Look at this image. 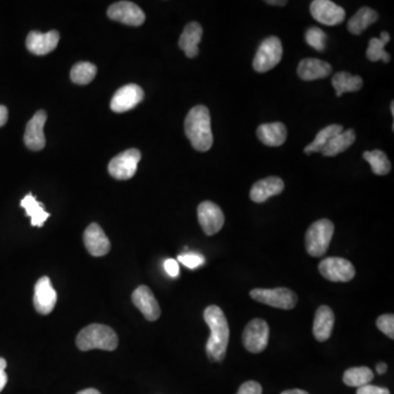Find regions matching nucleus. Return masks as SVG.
Here are the masks:
<instances>
[{"label":"nucleus","mask_w":394,"mask_h":394,"mask_svg":"<svg viewBox=\"0 0 394 394\" xmlns=\"http://www.w3.org/2000/svg\"><path fill=\"white\" fill-rule=\"evenodd\" d=\"M390 42V35L387 31H383L380 35V39L372 37L368 45L367 55L368 59L371 61H383L389 63L391 56L385 51V47Z\"/></svg>","instance_id":"29"},{"label":"nucleus","mask_w":394,"mask_h":394,"mask_svg":"<svg viewBox=\"0 0 394 394\" xmlns=\"http://www.w3.org/2000/svg\"><path fill=\"white\" fill-rule=\"evenodd\" d=\"M199 225L207 235H214L225 225V215L217 204L206 201L197 207Z\"/></svg>","instance_id":"10"},{"label":"nucleus","mask_w":394,"mask_h":394,"mask_svg":"<svg viewBox=\"0 0 394 394\" xmlns=\"http://www.w3.org/2000/svg\"><path fill=\"white\" fill-rule=\"evenodd\" d=\"M376 370H377L378 374L379 375H385L386 372L388 370V365L386 362H379L378 364L377 367H376Z\"/></svg>","instance_id":"41"},{"label":"nucleus","mask_w":394,"mask_h":394,"mask_svg":"<svg viewBox=\"0 0 394 394\" xmlns=\"http://www.w3.org/2000/svg\"><path fill=\"white\" fill-rule=\"evenodd\" d=\"M391 114L394 116V102H391Z\"/></svg>","instance_id":"45"},{"label":"nucleus","mask_w":394,"mask_h":394,"mask_svg":"<svg viewBox=\"0 0 394 394\" xmlns=\"http://www.w3.org/2000/svg\"><path fill=\"white\" fill-rule=\"evenodd\" d=\"M285 189L283 180L278 176H269L254 183L250 191V199L255 203H264L265 201L282 193Z\"/></svg>","instance_id":"19"},{"label":"nucleus","mask_w":394,"mask_h":394,"mask_svg":"<svg viewBox=\"0 0 394 394\" xmlns=\"http://www.w3.org/2000/svg\"><path fill=\"white\" fill-rule=\"evenodd\" d=\"M59 42V33L51 30L47 33L39 31L30 32L27 37V49L37 56L49 54L54 51Z\"/></svg>","instance_id":"18"},{"label":"nucleus","mask_w":394,"mask_h":394,"mask_svg":"<svg viewBox=\"0 0 394 394\" xmlns=\"http://www.w3.org/2000/svg\"><path fill=\"white\" fill-rule=\"evenodd\" d=\"M108 16L114 21L133 27H140L146 20L144 11L136 4L130 1L113 4L108 9Z\"/></svg>","instance_id":"12"},{"label":"nucleus","mask_w":394,"mask_h":394,"mask_svg":"<svg viewBox=\"0 0 394 394\" xmlns=\"http://www.w3.org/2000/svg\"><path fill=\"white\" fill-rule=\"evenodd\" d=\"M362 158L370 164L372 172L377 176H386L391 171V162L381 150H372L362 154Z\"/></svg>","instance_id":"31"},{"label":"nucleus","mask_w":394,"mask_h":394,"mask_svg":"<svg viewBox=\"0 0 394 394\" xmlns=\"http://www.w3.org/2000/svg\"><path fill=\"white\" fill-rule=\"evenodd\" d=\"M281 394H309L308 392L304 391L302 389H292L286 390V391L282 392Z\"/></svg>","instance_id":"42"},{"label":"nucleus","mask_w":394,"mask_h":394,"mask_svg":"<svg viewBox=\"0 0 394 394\" xmlns=\"http://www.w3.org/2000/svg\"><path fill=\"white\" fill-rule=\"evenodd\" d=\"M97 75L96 65L80 61L73 66L70 71V79L77 85H88Z\"/></svg>","instance_id":"32"},{"label":"nucleus","mask_w":394,"mask_h":394,"mask_svg":"<svg viewBox=\"0 0 394 394\" xmlns=\"http://www.w3.org/2000/svg\"><path fill=\"white\" fill-rule=\"evenodd\" d=\"M332 73V66L326 61L316 59H304L299 63L297 74L304 81L316 80L328 77Z\"/></svg>","instance_id":"20"},{"label":"nucleus","mask_w":394,"mask_h":394,"mask_svg":"<svg viewBox=\"0 0 394 394\" xmlns=\"http://www.w3.org/2000/svg\"><path fill=\"white\" fill-rule=\"evenodd\" d=\"M283 57V45L281 39L276 37L265 39L257 49L253 59V68L257 73L263 74L271 70L279 64Z\"/></svg>","instance_id":"5"},{"label":"nucleus","mask_w":394,"mask_h":394,"mask_svg":"<svg viewBox=\"0 0 394 394\" xmlns=\"http://www.w3.org/2000/svg\"><path fill=\"white\" fill-rule=\"evenodd\" d=\"M203 35V27L199 23H191L184 27L179 39V47L189 59L199 55V44Z\"/></svg>","instance_id":"22"},{"label":"nucleus","mask_w":394,"mask_h":394,"mask_svg":"<svg viewBox=\"0 0 394 394\" xmlns=\"http://www.w3.org/2000/svg\"><path fill=\"white\" fill-rule=\"evenodd\" d=\"M204 319L211 328V336L206 343V354L211 362H223L230 338V328L227 318L218 306L211 304L204 311Z\"/></svg>","instance_id":"1"},{"label":"nucleus","mask_w":394,"mask_h":394,"mask_svg":"<svg viewBox=\"0 0 394 394\" xmlns=\"http://www.w3.org/2000/svg\"><path fill=\"white\" fill-rule=\"evenodd\" d=\"M77 347L82 352L91 350H114L118 348V334L110 326L90 324L79 332Z\"/></svg>","instance_id":"3"},{"label":"nucleus","mask_w":394,"mask_h":394,"mask_svg":"<svg viewBox=\"0 0 394 394\" xmlns=\"http://www.w3.org/2000/svg\"><path fill=\"white\" fill-rule=\"evenodd\" d=\"M6 367H7V362L0 357V392L3 391L4 388L7 385L8 377L5 371Z\"/></svg>","instance_id":"39"},{"label":"nucleus","mask_w":394,"mask_h":394,"mask_svg":"<svg viewBox=\"0 0 394 394\" xmlns=\"http://www.w3.org/2000/svg\"><path fill=\"white\" fill-rule=\"evenodd\" d=\"M335 316L330 307L321 306L316 310L314 321V335L319 342H326L331 338Z\"/></svg>","instance_id":"21"},{"label":"nucleus","mask_w":394,"mask_h":394,"mask_svg":"<svg viewBox=\"0 0 394 394\" xmlns=\"http://www.w3.org/2000/svg\"><path fill=\"white\" fill-rule=\"evenodd\" d=\"M84 242L87 251L92 257H103L110 252V240L98 223L88 226L84 233Z\"/></svg>","instance_id":"17"},{"label":"nucleus","mask_w":394,"mask_h":394,"mask_svg":"<svg viewBox=\"0 0 394 394\" xmlns=\"http://www.w3.org/2000/svg\"><path fill=\"white\" fill-rule=\"evenodd\" d=\"M374 379V372L370 368L352 367L344 372L343 381L348 387L360 388L369 385Z\"/></svg>","instance_id":"30"},{"label":"nucleus","mask_w":394,"mask_h":394,"mask_svg":"<svg viewBox=\"0 0 394 394\" xmlns=\"http://www.w3.org/2000/svg\"><path fill=\"white\" fill-rule=\"evenodd\" d=\"M8 121V109L5 106H0V128H3Z\"/></svg>","instance_id":"40"},{"label":"nucleus","mask_w":394,"mask_h":394,"mask_svg":"<svg viewBox=\"0 0 394 394\" xmlns=\"http://www.w3.org/2000/svg\"><path fill=\"white\" fill-rule=\"evenodd\" d=\"M343 126L338 125V124L326 126V128H324V130H321L320 132L316 134L314 142H310V144L304 148V154H314V152H322L326 144H328V142H330L334 136L343 132Z\"/></svg>","instance_id":"28"},{"label":"nucleus","mask_w":394,"mask_h":394,"mask_svg":"<svg viewBox=\"0 0 394 394\" xmlns=\"http://www.w3.org/2000/svg\"><path fill=\"white\" fill-rule=\"evenodd\" d=\"M184 130L194 149L201 152L211 149L214 142L211 114L205 106H196L190 111L184 123Z\"/></svg>","instance_id":"2"},{"label":"nucleus","mask_w":394,"mask_h":394,"mask_svg":"<svg viewBox=\"0 0 394 394\" xmlns=\"http://www.w3.org/2000/svg\"><path fill=\"white\" fill-rule=\"evenodd\" d=\"M257 136L266 146L278 147L286 142L287 128L281 122L266 123L257 128Z\"/></svg>","instance_id":"23"},{"label":"nucleus","mask_w":394,"mask_h":394,"mask_svg":"<svg viewBox=\"0 0 394 394\" xmlns=\"http://www.w3.org/2000/svg\"><path fill=\"white\" fill-rule=\"evenodd\" d=\"M356 394H390L387 388L377 387V386L366 385L358 388Z\"/></svg>","instance_id":"37"},{"label":"nucleus","mask_w":394,"mask_h":394,"mask_svg":"<svg viewBox=\"0 0 394 394\" xmlns=\"http://www.w3.org/2000/svg\"><path fill=\"white\" fill-rule=\"evenodd\" d=\"M56 302V290L53 288L51 279L47 276L41 277L35 287L33 304H35V310L43 316H47L54 310Z\"/></svg>","instance_id":"13"},{"label":"nucleus","mask_w":394,"mask_h":394,"mask_svg":"<svg viewBox=\"0 0 394 394\" xmlns=\"http://www.w3.org/2000/svg\"><path fill=\"white\" fill-rule=\"evenodd\" d=\"M377 326L382 333L388 338H394V316L393 314H382L377 319Z\"/></svg>","instance_id":"34"},{"label":"nucleus","mask_w":394,"mask_h":394,"mask_svg":"<svg viewBox=\"0 0 394 394\" xmlns=\"http://www.w3.org/2000/svg\"><path fill=\"white\" fill-rule=\"evenodd\" d=\"M319 272L330 282L346 283L356 275V269L350 261L342 257H328L321 261Z\"/></svg>","instance_id":"7"},{"label":"nucleus","mask_w":394,"mask_h":394,"mask_svg":"<svg viewBox=\"0 0 394 394\" xmlns=\"http://www.w3.org/2000/svg\"><path fill=\"white\" fill-rule=\"evenodd\" d=\"M47 120V112L39 110L27 123L25 133V144L29 149L39 152L45 147L47 140H45L44 125Z\"/></svg>","instance_id":"15"},{"label":"nucleus","mask_w":394,"mask_h":394,"mask_svg":"<svg viewBox=\"0 0 394 394\" xmlns=\"http://www.w3.org/2000/svg\"><path fill=\"white\" fill-rule=\"evenodd\" d=\"M132 300L135 307L140 309V312L148 321H156L160 318L161 310L159 304L147 286L142 285L135 289L132 295Z\"/></svg>","instance_id":"16"},{"label":"nucleus","mask_w":394,"mask_h":394,"mask_svg":"<svg viewBox=\"0 0 394 394\" xmlns=\"http://www.w3.org/2000/svg\"><path fill=\"white\" fill-rule=\"evenodd\" d=\"M364 81L362 77L352 76L350 73L340 71L332 78V86L335 89L336 97H340L345 92H356L362 88Z\"/></svg>","instance_id":"27"},{"label":"nucleus","mask_w":394,"mask_h":394,"mask_svg":"<svg viewBox=\"0 0 394 394\" xmlns=\"http://www.w3.org/2000/svg\"><path fill=\"white\" fill-rule=\"evenodd\" d=\"M20 205L25 209L27 216L31 217V225L33 227H43L45 221L49 219V214L44 211V205L37 202L31 193L25 196Z\"/></svg>","instance_id":"26"},{"label":"nucleus","mask_w":394,"mask_h":394,"mask_svg":"<svg viewBox=\"0 0 394 394\" xmlns=\"http://www.w3.org/2000/svg\"><path fill=\"white\" fill-rule=\"evenodd\" d=\"M250 297L261 304L284 310L294 309L298 302L297 295L293 290L283 287L274 289H253L250 292Z\"/></svg>","instance_id":"6"},{"label":"nucleus","mask_w":394,"mask_h":394,"mask_svg":"<svg viewBox=\"0 0 394 394\" xmlns=\"http://www.w3.org/2000/svg\"><path fill=\"white\" fill-rule=\"evenodd\" d=\"M378 18H379V16H378L376 10L369 7L362 8L348 21V31L354 35H362L368 27L374 25L377 21Z\"/></svg>","instance_id":"25"},{"label":"nucleus","mask_w":394,"mask_h":394,"mask_svg":"<svg viewBox=\"0 0 394 394\" xmlns=\"http://www.w3.org/2000/svg\"><path fill=\"white\" fill-rule=\"evenodd\" d=\"M269 338V326L263 319H253L245 328L242 342L247 350L259 354L267 347Z\"/></svg>","instance_id":"8"},{"label":"nucleus","mask_w":394,"mask_h":394,"mask_svg":"<svg viewBox=\"0 0 394 394\" xmlns=\"http://www.w3.org/2000/svg\"><path fill=\"white\" fill-rule=\"evenodd\" d=\"M164 269H166V272H167L171 277L179 276V264H178V262H176V260H173V259H169V260L164 262Z\"/></svg>","instance_id":"38"},{"label":"nucleus","mask_w":394,"mask_h":394,"mask_svg":"<svg viewBox=\"0 0 394 394\" xmlns=\"http://www.w3.org/2000/svg\"><path fill=\"white\" fill-rule=\"evenodd\" d=\"M142 159L140 150L132 149L122 152L116 157L113 158L109 164V173L116 180H130L137 171L138 164Z\"/></svg>","instance_id":"9"},{"label":"nucleus","mask_w":394,"mask_h":394,"mask_svg":"<svg viewBox=\"0 0 394 394\" xmlns=\"http://www.w3.org/2000/svg\"><path fill=\"white\" fill-rule=\"evenodd\" d=\"M311 16L326 25H338L345 19V10L330 0H314L310 5Z\"/></svg>","instance_id":"11"},{"label":"nucleus","mask_w":394,"mask_h":394,"mask_svg":"<svg viewBox=\"0 0 394 394\" xmlns=\"http://www.w3.org/2000/svg\"><path fill=\"white\" fill-rule=\"evenodd\" d=\"M333 233V223L328 219H320L312 223L306 233L307 252L314 257L326 254Z\"/></svg>","instance_id":"4"},{"label":"nucleus","mask_w":394,"mask_h":394,"mask_svg":"<svg viewBox=\"0 0 394 394\" xmlns=\"http://www.w3.org/2000/svg\"><path fill=\"white\" fill-rule=\"evenodd\" d=\"M267 5H272V6H285L287 5V1H284V0H269V1H265Z\"/></svg>","instance_id":"43"},{"label":"nucleus","mask_w":394,"mask_h":394,"mask_svg":"<svg viewBox=\"0 0 394 394\" xmlns=\"http://www.w3.org/2000/svg\"><path fill=\"white\" fill-rule=\"evenodd\" d=\"M178 260L182 264L185 265L186 267L192 269L201 266V265L205 263V259H204L203 255L195 252L184 253V254L179 255Z\"/></svg>","instance_id":"35"},{"label":"nucleus","mask_w":394,"mask_h":394,"mask_svg":"<svg viewBox=\"0 0 394 394\" xmlns=\"http://www.w3.org/2000/svg\"><path fill=\"white\" fill-rule=\"evenodd\" d=\"M144 90L137 85L130 84L116 91L111 100V110L116 113H124L132 110L144 99Z\"/></svg>","instance_id":"14"},{"label":"nucleus","mask_w":394,"mask_h":394,"mask_svg":"<svg viewBox=\"0 0 394 394\" xmlns=\"http://www.w3.org/2000/svg\"><path fill=\"white\" fill-rule=\"evenodd\" d=\"M356 140V133L352 128L347 130H343L340 134L334 136L330 142H328L324 149L321 154L326 157H335L338 154H342L346 149L352 146Z\"/></svg>","instance_id":"24"},{"label":"nucleus","mask_w":394,"mask_h":394,"mask_svg":"<svg viewBox=\"0 0 394 394\" xmlns=\"http://www.w3.org/2000/svg\"><path fill=\"white\" fill-rule=\"evenodd\" d=\"M262 386L257 381H247L241 385L237 394H262Z\"/></svg>","instance_id":"36"},{"label":"nucleus","mask_w":394,"mask_h":394,"mask_svg":"<svg viewBox=\"0 0 394 394\" xmlns=\"http://www.w3.org/2000/svg\"><path fill=\"white\" fill-rule=\"evenodd\" d=\"M77 394H101L98 390L96 389H86L82 391L78 392Z\"/></svg>","instance_id":"44"},{"label":"nucleus","mask_w":394,"mask_h":394,"mask_svg":"<svg viewBox=\"0 0 394 394\" xmlns=\"http://www.w3.org/2000/svg\"><path fill=\"white\" fill-rule=\"evenodd\" d=\"M307 43L310 45L311 47H314L316 51H322L326 49V33L320 29V27H311L307 30L306 35Z\"/></svg>","instance_id":"33"}]
</instances>
